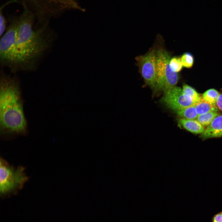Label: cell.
I'll return each mask as SVG.
<instances>
[{
	"label": "cell",
	"mask_w": 222,
	"mask_h": 222,
	"mask_svg": "<svg viewBox=\"0 0 222 222\" xmlns=\"http://www.w3.org/2000/svg\"><path fill=\"white\" fill-rule=\"evenodd\" d=\"M182 89L184 93L190 98L195 104L202 98L194 88L186 84L183 85Z\"/></svg>",
	"instance_id": "5bb4252c"
},
{
	"label": "cell",
	"mask_w": 222,
	"mask_h": 222,
	"mask_svg": "<svg viewBox=\"0 0 222 222\" xmlns=\"http://www.w3.org/2000/svg\"><path fill=\"white\" fill-rule=\"evenodd\" d=\"M211 220L212 222H222V211L214 215Z\"/></svg>",
	"instance_id": "d6986e66"
},
{
	"label": "cell",
	"mask_w": 222,
	"mask_h": 222,
	"mask_svg": "<svg viewBox=\"0 0 222 222\" xmlns=\"http://www.w3.org/2000/svg\"><path fill=\"white\" fill-rule=\"evenodd\" d=\"M195 106L198 115L211 111H217L218 110L216 105L207 102L203 99L202 97L200 101L195 104Z\"/></svg>",
	"instance_id": "8fae6325"
},
{
	"label": "cell",
	"mask_w": 222,
	"mask_h": 222,
	"mask_svg": "<svg viewBox=\"0 0 222 222\" xmlns=\"http://www.w3.org/2000/svg\"><path fill=\"white\" fill-rule=\"evenodd\" d=\"M29 178L25 168L18 166L14 168L3 158L0 160V195L5 198L15 195L22 189Z\"/></svg>",
	"instance_id": "5b68a950"
},
{
	"label": "cell",
	"mask_w": 222,
	"mask_h": 222,
	"mask_svg": "<svg viewBox=\"0 0 222 222\" xmlns=\"http://www.w3.org/2000/svg\"><path fill=\"white\" fill-rule=\"evenodd\" d=\"M3 8L2 6L0 9V35L2 36L5 32L7 28V21L2 12Z\"/></svg>",
	"instance_id": "ac0fdd59"
},
{
	"label": "cell",
	"mask_w": 222,
	"mask_h": 222,
	"mask_svg": "<svg viewBox=\"0 0 222 222\" xmlns=\"http://www.w3.org/2000/svg\"><path fill=\"white\" fill-rule=\"evenodd\" d=\"M161 101L174 111L195 104L190 98L184 93L181 88L176 86L164 92Z\"/></svg>",
	"instance_id": "ba28073f"
},
{
	"label": "cell",
	"mask_w": 222,
	"mask_h": 222,
	"mask_svg": "<svg viewBox=\"0 0 222 222\" xmlns=\"http://www.w3.org/2000/svg\"><path fill=\"white\" fill-rule=\"evenodd\" d=\"M220 94L216 89L211 88L206 91L202 95L204 100L213 105H216V103Z\"/></svg>",
	"instance_id": "9a60e30c"
},
{
	"label": "cell",
	"mask_w": 222,
	"mask_h": 222,
	"mask_svg": "<svg viewBox=\"0 0 222 222\" xmlns=\"http://www.w3.org/2000/svg\"><path fill=\"white\" fill-rule=\"evenodd\" d=\"M179 123L188 131L196 134H202L204 130V127L196 119H188L181 118Z\"/></svg>",
	"instance_id": "30bf717a"
},
{
	"label": "cell",
	"mask_w": 222,
	"mask_h": 222,
	"mask_svg": "<svg viewBox=\"0 0 222 222\" xmlns=\"http://www.w3.org/2000/svg\"><path fill=\"white\" fill-rule=\"evenodd\" d=\"M28 133L19 80L1 69L0 75V134L10 139Z\"/></svg>",
	"instance_id": "7a4b0ae2"
},
{
	"label": "cell",
	"mask_w": 222,
	"mask_h": 222,
	"mask_svg": "<svg viewBox=\"0 0 222 222\" xmlns=\"http://www.w3.org/2000/svg\"><path fill=\"white\" fill-rule=\"evenodd\" d=\"M219 114L216 111L208 112L198 115L196 120L204 126H208Z\"/></svg>",
	"instance_id": "4fadbf2b"
},
{
	"label": "cell",
	"mask_w": 222,
	"mask_h": 222,
	"mask_svg": "<svg viewBox=\"0 0 222 222\" xmlns=\"http://www.w3.org/2000/svg\"><path fill=\"white\" fill-rule=\"evenodd\" d=\"M175 112L181 118L186 119H195L198 116L195 104Z\"/></svg>",
	"instance_id": "7c38bea8"
},
{
	"label": "cell",
	"mask_w": 222,
	"mask_h": 222,
	"mask_svg": "<svg viewBox=\"0 0 222 222\" xmlns=\"http://www.w3.org/2000/svg\"><path fill=\"white\" fill-rule=\"evenodd\" d=\"M171 58L170 53L162 47L156 49V78L152 88L154 92H164L175 86L178 81V73L174 72L170 67Z\"/></svg>",
	"instance_id": "8992f818"
},
{
	"label": "cell",
	"mask_w": 222,
	"mask_h": 222,
	"mask_svg": "<svg viewBox=\"0 0 222 222\" xmlns=\"http://www.w3.org/2000/svg\"><path fill=\"white\" fill-rule=\"evenodd\" d=\"M35 14V24H49L51 19L75 7V0H19Z\"/></svg>",
	"instance_id": "3957f363"
},
{
	"label": "cell",
	"mask_w": 222,
	"mask_h": 222,
	"mask_svg": "<svg viewBox=\"0 0 222 222\" xmlns=\"http://www.w3.org/2000/svg\"><path fill=\"white\" fill-rule=\"evenodd\" d=\"M181 61L183 67L191 68L193 66L194 59L193 55L190 53H184L180 57Z\"/></svg>",
	"instance_id": "2e32d148"
},
{
	"label": "cell",
	"mask_w": 222,
	"mask_h": 222,
	"mask_svg": "<svg viewBox=\"0 0 222 222\" xmlns=\"http://www.w3.org/2000/svg\"><path fill=\"white\" fill-rule=\"evenodd\" d=\"M156 49L152 48L146 54L136 57L139 71L146 84L152 88L156 78Z\"/></svg>",
	"instance_id": "52a82bcc"
},
{
	"label": "cell",
	"mask_w": 222,
	"mask_h": 222,
	"mask_svg": "<svg viewBox=\"0 0 222 222\" xmlns=\"http://www.w3.org/2000/svg\"><path fill=\"white\" fill-rule=\"evenodd\" d=\"M9 24L1 37L0 63L2 68L7 67L12 72H17V37L19 24L18 17L9 18Z\"/></svg>",
	"instance_id": "277c9868"
},
{
	"label": "cell",
	"mask_w": 222,
	"mask_h": 222,
	"mask_svg": "<svg viewBox=\"0 0 222 222\" xmlns=\"http://www.w3.org/2000/svg\"><path fill=\"white\" fill-rule=\"evenodd\" d=\"M222 137V115L216 117L201 134L200 138L203 140L209 138Z\"/></svg>",
	"instance_id": "9c48e42d"
},
{
	"label": "cell",
	"mask_w": 222,
	"mask_h": 222,
	"mask_svg": "<svg viewBox=\"0 0 222 222\" xmlns=\"http://www.w3.org/2000/svg\"><path fill=\"white\" fill-rule=\"evenodd\" d=\"M216 105L218 109L222 111V93L220 94L216 102Z\"/></svg>",
	"instance_id": "ffe728a7"
},
{
	"label": "cell",
	"mask_w": 222,
	"mask_h": 222,
	"mask_svg": "<svg viewBox=\"0 0 222 222\" xmlns=\"http://www.w3.org/2000/svg\"><path fill=\"white\" fill-rule=\"evenodd\" d=\"M169 65L171 70L177 73L182 70L183 67L180 57L176 56L171 58L169 61Z\"/></svg>",
	"instance_id": "e0dca14e"
},
{
	"label": "cell",
	"mask_w": 222,
	"mask_h": 222,
	"mask_svg": "<svg viewBox=\"0 0 222 222\" xmlns=\"http://www.w3.org/2000/svg\"><path fill=\"white\" fill-rule=\"evenodd\" d=\"M22 6L16 41L17 71H31L51 49L56 35L49 24L35 25V14Z\"/></svg>",
	"instance_id": "6da1fadb"
}]
</instances>
